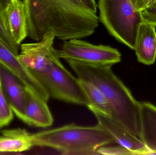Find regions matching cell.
Here are the masks:
<instances>
[{
  "label": "cell",
  "instance_id": "cell-1",
  "mask_svg": "<svg viewBox=\"0 0 156 155\" xmlns=\"http://www.w3.org/2000/svg\"><path fill=\"white\" fill-rule=\"evenodd\" d=\"M25 8L28 36L42 40L52 32L62 41L84 38L98 27L97 13L80 0H23Z\"/></svg>",
  "mask_w": 156,
  "mask_h": 155
},
{
  "label": "cell",
  "instance_id": "cell-2",
  "mask_svg": "<svg viewBox=\"0 0 156 155\" xmlns=\"http://www.w3.org/2000/svg\"><path fill=\"white\" fill-rule=\"evenodd\" d=\"M80 81L95 86L108 101L112 118L130 133L139 137L140 102L113 72L112 66L85 64L66 61Z\"/></svg>",
  "mask_w": 156,
  "mask_h": 155
},
{
  "label": "cell",
  "instance_id": "cell-3",
  "mask_svg": "<svg viewBox=\"0 0 156 155\" xmlns=\"http://www.w3.org/2000/svg\"><path fill=\"white\" fill-rule=\"evenodd\" d=\"M34 146L58 150L63 155H96L98 148L115 144L113 137L102 126L72 123L32 134Z\"/></svg>",
  "mask_w": 156,
  "mask_h": 155
},
{
  "label": "cell",
  "instance_id": "cell-4",
  "mask_svg": "<svg viewBox=\"0 0 156 155\" xmlns=\"http://www.w3.org/2000/svg\"><path fill=\"white\" fill-rule=\"evenodd\" d=\"M99 20L109 33L134 50L136 34L143 22L141 12L131 0H99Z\"/></svg>",
  "mask_w": 156,
  "mask_h": 155
},
{
  "label": "cell",
  "instance_id": "cell-5",
  "mask_svg": "<svg viewBox=\"0 0 156 155\" xmlns=\"http://www.w3.org/2000/svg\"><path fill=\"white\" fill-rule=\"evenodd\" d=\"M34 77L45 89L49 97L87 107L90 105L80 81L62 64L56 49L53 50L51 63L47 71Z\"/></svg>",
  "mask_w": 156,
  "mask_h": 155
},
{
  "label": "cell",
  "instance_id": "cell-6",
  "mask_svg": "<svg viewBox=\"0 0 156 155\" xmlns=\"http://www.w3.org/2000/svg\"><path fill=\"white\" fill-rule=\"evenodd\" d=\"M57 52L60 59L91 65L112 66L121 60L117 49L109 45H95L77 38L64 41Z\"/></svg>",
  "mask_w": 156,
  "mask_h": 155
},
{
  "label": "cell",
  "instance_id": "cell-7",
  "mask_svg": "<svg viewBox=\"0 0 156 155\" xmlns=\"http://www.w3.org/2000/svg\"><path fill=\"white\" fill-rule=\"evenodd\" d=\"M56 36L52 32L47 33L37 42L23 44L18 57L34 76L43 73L51 63Z\"/></svg>",
  "mask_w": 156,
  "mask_h": 155
},
{
  "label": "cell",
  "instance_id": "cell-8",
  "mask_svg": "<svg viewBox=\"0 0 156 155\" xmlns=\"http://www.w3.org/2000/svg\"><path fill=\"white\" fill-rule=\"evenodd\" d=\"M87 107L96 117L98 124L113 137L115 143L134 152L136 155H155L146 148L138 136L130 133L112 117L92 106Z\"/></svg>",
  "mask_w": 156,
  "mask_h": 155
},
{
  "label": "cell",
  "instance_id": "cell-9",
  "mask_svg": "<svg viewBox=\"0 0 156 155\" xmlns=\"http://www.w3.org/2000/svg\"><path fill=\"white\" fill-rule=\"evenodd\" d=\"M0 86L14 113L23 122L26 86L21 79L1 63Z\"/></svg>",
  "mask_w": 156,
  "mask_h": 155
},
{
  "label": "cell",
  "instance_id": "cell-10",
  "mask_svg": "<svg viewBox=\"0 0 156 155\" xmlns=\"http://www.w3.org/2000/svg\"><path fill=\"white\" fill-rule=\"evenodd\" d=\"M18 55L0 39V63L21 79L28 89L48 102L50 97L47 92L20 61Z\"/></svg>",
  "mask_w": 156,
  "mask_h": 155
},
{
  "label": "cell",
  "instance_id": "cell-11",
  "mask_svg": "<svg viewBox=\"0 0 156 155\" xmlns=\"http://www.w3.org/2000/svg\"><path fill=\"white\" fill-rule=\"evenodd\" d=\"M28 125L47 128L54 122L47 102L37 96L27 87L23 121Z\"/></svg>",
  "mask_w": 156,
  "mask_h": 155
},
{
  "label": "cell",
  "instance_id": "cell-12",
  "mask_svg": "<svg viewBox=\"0 0 156 155\" xmlns=\"http://www.w3.org/2000/svg\"><path fill=\"white\" fill-rule=\"evenodd\" d=\"M155 25L143 21L136 34L134 50L138 61L147 65L154 63L156 59Z\"/></svg>",
  "mask_w": 156,
  "mask_h": 155
},
{
  "label": "cell",
  "instance_id": "cell-13",
  "mask_svg": "<svg viewBox=\"0 0 156 155\" xmlns=\"http://www.w3.org/2000/svg\"><path fill=\"white\" fill-rule=\"evenodd\" d=\"M139 123V138L156 155V106L150 102H140Z\"/></svg>",
  "mask_w": 156,
  "mask_h": 155
},
{
  "label": "cell",
  "instance_id": "cell-14",
  "mask_svg": "<svg viewBox=\"0 0 156 155\" xmlns=\"http://www.w3.org/2000/svg\"><path fill=\"white\" fill-rule=\"evenodd\" d=\"M6 17L12 38L19 45L28 36L26 14L23 0H12L6 10Z\"/></svg>",
  "mask_w": 156,
  "mask_h": 155
},
{
  "label": "cell",
  "instance_id": "cell-15",
  "mask_svg": "<svg viewBox=\"0 0 156 155\" xmlns=\"http://www.w3.org/2000/svg\"><path fill=\"white\" fill-rule=\"evenodd\" d=\"M0 153H18L30 150L34 147L32 134L18 128L1 131Z\"/></svg>",
  "mask_w": 156,
  "mask_h": 155
},
{
  "label": "cell",
  "instance_id": "cell-16",
  "mask_svg": "<svg viewBox=\"0 0 156 155\" xmlns=\"http://www.w3.org/2000/svg\"><path fill=\"white\" fill-rule=\"evenodd\" d=\"M80 82L90 101V105L88 106H92L100 112L112 117V112L111 106L102 93L91 83L82 81Z\"/></svg>",
  "mask_w": 156,
  "mask_h": 155
},
{
  "label": "cell",
  "instance_id": "cell-17",
  "mask_svg": "<svg viewBox=\"0 0 156 155\" xmlns=\"http://www.w3.org/2000/svg\"><path fill=\"white\" fill-rule=\"evenodd\" d=\"M12 0H0V39L11 50L19 54V45L15 42L9 31L6 12Z\"/></svg>",
  "mask_w": 156,
  "mask_h": 155
},
{
  "label": "cell",
  "instance_id": "cell-18",
  "mask_svg": "<svg viewBox=\"0 0 156 155\" xmlns=\"http://www.w3.org/2000/svg\"><path fill=\"white\" fill-rule=\"evenodd\" d=\"M13 118V112L6 101L0 86V128L8 125Z\"/></svg>",
  "mask_w": 156,
  "mask_h": 155
},
{
  "label": "cell",
  "instance_id": "cell-19",
  "mask_svg": "<svg viewBox=\"0 0 156 155\" xmlns=\"http://www.w3.org/2000/svg\"><path fill=\"white\" fill-rule=\"evenodd\" d=\"M97 154L109 155H136L135 153L118 144L113 146L101 147L97 150Z\"/></svg>",
  "mask_w": 156,
  "mask_h": 155
},
{
  "label": "cell",
  "instance_id": "cell-20",
  "mask_svg": "<svg viewBox=\"0 0 156 155\" xmlns=\"http://www.w3.org/2000/svg\"><path fill=\"white\" fill-rule=\"evenodd\" d=\"M140 12L143 21L156 26V2Z\"/></svg>",
  "mask_w": 156,
  "mask_h": 155
},
{
  "label": "cell",
  "instance_id": "cell-21",
  "mask_svg": "<svg viewBox=\"0 0 156 155\" xmlns=\"http://www.w3.org/2000/svg\"><path fill=\"white\" fill-rule=\"evenodd\" d=\"M156 2V0H137L135 6L138 11H142Z\"/></svg>",
  "mask_w": 156,
  "mask_h": 155
},
{
  "label": "cell",
  "instance_id": "cell-22",
  "mask_svg": "<svg viewBox=\"0 0 156 155\" xmlns=\"http://www.w3.org/2000/svg\"><path fill=\"white\" fill-rule=\"evenodd\" d=\"M80 1L91 11L97 13V5L95 0H80Z\"/></svg>",
  "mask_w": 156,
  "mask_h": 155
},
{
  "label": "cell",
  "instance_id": "cell-23",
  "mask_svg": "<svg viewBox=\"0 0 156 155\" xmlns=\"http://www.w3.org/2000/svg\"><path fill=\"white\" fill-rule=\"evenodd\" d=\"M132 1V2H133V4L135 5L136 3V2H137V0H131Z\"/></svg>",
  "mask_w": 156,
  "mask_h": 155
}]
</instances>
